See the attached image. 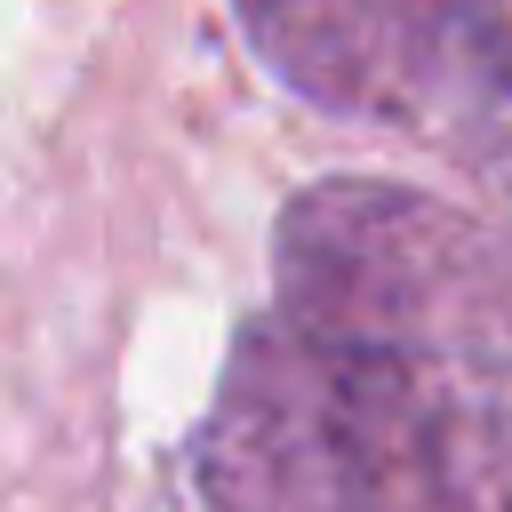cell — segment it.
Returning <instances> with one entry per match:
<instances>
[{
  "label": "cell",
  "instance_id": "1",
  "mask_svg": "<svg viewBox=\"0 0 512 512\" xmlns=\"http://www.w3.org/2000/svg\"><path fill=\"white\" fill-rule=\"evenodd\" d=\"M272 320L400 512H512V216L328 176L280 208Z\"/></svg>",
  "mask_w": 512,
  "mask_h": 512
},
{
  "label": "cell",
  "instance_id": "2",
  "mask_svg": "<svg viewBox=\"0 0 512 512\" xmlns=\"http://www.w3.org/2000/svg\"><path fill=\"white\" fill-rule=\"evenodd\" d=\"M256 56L320 112L448 152L512 208V0H232Z\"/></svg>",
  "mask_w": 512,
  "mask_h": 512
},
{
  "label": "cell",
  "instance_id": "3",
  "mask_svg": "<svg viewBox=\"0 0 512 512\" xmlns=\"http://www.w3.org/2000/svg\"><path fill=\"white\" fill-rule=\"evenodd\" d=\"M192 464L208 512H400V496L344 432L320 368L272 312L232 336Z\"/></svg>",
  "mask_w": 512,
  "mask_h": 512
}]
</instances>
